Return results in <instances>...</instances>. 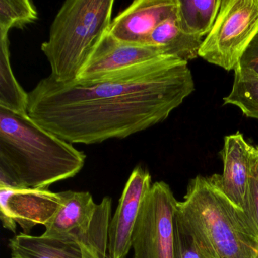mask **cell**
<instances>
[{
	"instance_id": "cell-1",
	"label": "cell",
	"mask_w": 258,
	"mask_h": 258,
	"mask_svg": "<svg viewBox=\"0 0 258 258\" xmlns=\"http://www.w3.org/2000/svg\"><path fill=\"white\" fill-rule=\"evenodd\" d=\"M194 90L188 62L161 55L92 81L43 78L28 93V114L68 143L96 144L164 121Z\"/></svg>"
},
{
	"instance_id": "cell-2",
	"label": "cell",
	"mask_w": 258,
	"mask_h": 258,
	"mask_svg": "<svg viewBox=\"0 0 258 258\" xmlns=\"http://www.w3.org/2000/svg\"><path fill=\"white\" fill-rule=\"evenodd\" d=\"M86 157L28 114L0 107V168L22 188L48 189L74 177L84 167Z\"/></svg>"
},
{
	"instance_id": "cell-3",
	"label": "cell",
	"mask_w": 258,
	"mask_h": 258,
	"mask_svg": "<svg viewBox=\"0 0 258 258\" xmlns=\"http://www.w3.org/2000/svg\"><path fill=\"white\" fill-rule=\"evenodd\" d=\"M176 217L213 258H258V238L225 193L221 175L191 179Z\"/></svg>"
},
{
	"instance_id": "cell-4",
	"label": "cell",
	"mask_w": 258,
	"mask_h": 258,
	"mask_svg": "<svg viewBox=\"0 0 258 258\" xmlns=\"http://www.w3.org/2000/svg\"><path fill=\"white\" fill-rule=\"evenodd\" d=\"M114 0H68L55 16L49 40L41 51L51 68L49 76L69 83L78 75L112 22Z\"/></svg>"
},
{
	"instance_id": "cell-5",
	"label": "cell",
	"mask_w": 258,
	"mask_h": 258,
	"mask_svg": "<svg viewBox=\"0 0 258 258\" xmlns=\"http://www.w3.org/2000/svg\"><path fill=\"white\" fill-rule=\"evenodd\" d=\"M257 36L258 0H222L199 57L228 72L235 71Z\"/></svg>"
},
{
	"instance_id": "cell-6",
	"label": "cell",
	"mask_w": 258,
	"mask_h": 258,
	"mask_svg": "<svg viewBox=\"0 0 258 258\" xmlns=\"http://www.w3.org/2000/svg\"><path fill=\"white\" fill-rule=\"evenodd\" d=\"M61 203L45 225L43 236L75 240L96 249L106 258L111 199L96 204L89 191H61Z\"/></svg>"
},
{
	"instance_id": "cell-7",
	"label": "cell",
	"mask_w": 258,
	"mask_h": 258,
	"mask_svg": "<svg viewBox=\"0 0 258 258\" xmlns=\"http://www.w3.org/2000/svg\"><path fill=\"white\" fill-rule=\"evenodd\" d=\"M177 202L166 182L152 184L133 232L134 258H173Z\"/></svg>"
},
{
	"instance_id": "cell-8",
	"label": "cell",
	"mask_w": 258,
	"mask_h": 258,
	"mask_svg": "<svg viewBox=\"0 0 258 258\" xmlns=\"http://www.w3.org/2000/svg\"><path fill=\"white\" fill-rule=\"evenodd\" d=\"M61 203V193L48 189L0 188V218L4 228L14 233L17 223L25 234L36 225L45 226Z\"/></svg>"
},
{
	"instance_id": "cell-9",
	"label": "cell",
	"mask_w": 258,
	"mask_h": 258,
	"mask_svg": "<svg viewBox=\"0 0 258 258\" xmlns=\"http://www.w3.org/2000/svg\"><path fill=\"white\" fill-rule=\"evenodd\" d=\"M148 170L136 167L122 193L108 229L106 258H126L132 248L133 232L143 200L152 187Z\"/></svg>"
},
{
	"instance_id": "cell-10",
	"label": "cell",
	"mask_w": 258,
	"mask_h": 258,
	"mask_svg": "<svg viewBox=\"0 0 258 258\" xmlns=\"http://www.w3.org/2000/svg\"><path fill=\"white\" fill-rule=\"evenodd\" d=\"M164 55L155 46L123 43L107 31L78 75V81H92Z\"/></svg>"
},
{
	"instance_id": "cell-11",
	"label": "cell",
	"mask_w": 258,
	"mask_h": 258,
	"mask_svg": "<svg viewBox=\"0 0 258 258\" xmlns=\"http://www.w3.org/2000/svg\"><path fill=\"white\" fill-rule=\"evenodd\" d=\"M177 7L178 0H136L113 19L108 33L123 43L147 45L154 30L176 15Z\"/></svg>"
},
{
	"instance_id": "cell-12",
	"label": "cell",
	"mask_w": 258,
	"mask_h": 258,
	"mask_svg": "<svg viewBox=\"0 0 258 258\" xmlns=\"http://www.w3.org/2000/svg\"><path fill=\"white\" fill-rule=\"evenodd\" d=\"M256 152V148L247 143L239 132L225 137L220 152L223 162V190L241 209Z\"/></svg>"
},
{
	"instance_id": "cell-13",
	"label": "cell",
	"mask_w": 258,
	"mask_h": 258,
	"mask_svg": "<svg viewBox=\"0 0 258 258\" xmlns=\"http://www.w3.org/2000/svg\"><path fill=\"white\" fill-rule=\"evenodd\" d=\"M12 258H84L81 242L24 232L9 243Z\"/></svg>"
},
{
	"instance_id": "cell-14",
	"label": "cell",
	"mask_w": 258,
	"mask_h": 258,
	"mask_svg": "<svg viewBox=\"0 0 258 258\" xmlns=\"http://www.w3.org/2000/svg\"><path fill=\"white\" fill-rule=\"evenodd\" d=\"M204 39L186 34L179 25L176 13L154 30L147 45L155 46L163 55H171L188 62L199 57Z\"/></svg>"
},
{
	"instance_id": "cell-15",
	"label": "cell",
	"mask_w": 258,
	"mask_h": 258,
	"mask_svg": "<svg viewBox=\"0 0 258 258\" xmlns=\"http://www.w3.org/2000/svg\"><path fill=\"white\" fill-rule=\"evenodd\" d=\"M222 0H178L177 19L186 34L205 38L212 29Z\"/></svg>"
},
{
	"instance_id": "cell-16",
	"label": "cell",
	"mask_w": 258,
	"mask_h": 258,
	"mask_svg": "<svg viewBox=\"0 0 258 258\" xmlns=\"http://www.w3.org/2000/svg\"><path fill=\"white\" fill-rule=\"evenodd\" d=\"M0 107L28 114V93L21 87L13 74L8 35L0 37Z\"/></svg>"
},
{
	"instance_id": "cell-17",
	"label": "cell",
	"mask_w": 258,
	"mask_h": 258,
	"mask_svg": "<svg viewBox=\"0 0 258 258\" xmlns=\"http://www.w3.org/2000/svg\"><path fill=\"white\" fill-rule=\"evenodd\" d=\"M223 105L238 107L246 117L258 120V73L238 66L234 71L232 90Z\"/></svg>"
},
{
	"instance_id": "cell-18",
	"label": "cell",
	"mask_w": 258,
	"mask_h": 258,
	"mask_svg": "<svg viewBox=\"0 0 258 258\" xmlns=\"http://www.w3.org/2000/svg\"><path fill=\"white\" fill-rule=\"evenodd\" d=\"M38 19L37 9L29 0H0V37L11 28H25Z\"/></svg>"
},
{
	"instance_id": "cell-19",
	"label": "cell",
	"mask_w": 258,
	"mask_h": 258,
	"mask_svg": "<svg viewBox=\"0 0 258 258\" xmlns=\"http://www.w3.org/2000/svg\"><path fill=\"white\" fill-rule=\"evenodd\" d=\"M173 258H213L191 234L184 227L175 214Z\"/></svg>"
},
{
	"instance_id": "cell-20",
	"label": "cell",
	"mask_w": 258,
	"mask_h": 258,
	"mask_svg": "<svg viewBox=\"0 0 258 258\" xmlns=\"http://www.w3.org/2000/svg\"><path fill=\"white\" fill-rule=\"evenodd\" d=\"M243 214L258 238V150L253 158L248 183L241 206Z\"/></svg>"
},
{
	"instance_id": "cell-21",
	"label": "cell",
	"mask_w": 258,
	"mask_h": 258,
	"mask_svg": "<svg viewBox=\"0 0 258 258\" xmlns=\"http://www.w3.org/2000/svg\"><path fill=\"white\" fill-rule=\"evenodd\" d=\"M238 66L251 69L258 73V36L247 48Z\"/></svg>"
}]
</instances>
